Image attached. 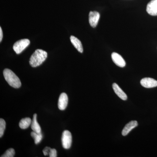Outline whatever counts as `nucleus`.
Listing matches in <instances>:
<instances>
[{
	"label": "nucleus",
	"instance_id": "20e7f679",
	"mask_svg": "<svg viewBox=\"0 0 157 157\" xmlns=\"http://www.w3.org/2000/svg\"><path fill=\"white\" fill-rule=\"evenodd\" d=\"M62 145L63 147L68 149L71 147L72 142V136L71 133L67 130H65L62 134Z\"/></svg>",
	"mask_w": 157,
	"mask_h": 157
},
{
	"label": "nucleus",
	"instance_id": "0eeeda50",
	"mask_svg": "<svg viewBox=\"0 0 157 157\" xmlns=\"http://www.w3.org/2000/svg\"><path fill=\"white\" fill-rule=\"evenodd\" d=\"M147 12L152 16L157 15V0H151L147 6Z\"/></svg>",
	"mask_w": 157,
	"mask_h": 157
},
{
	"label": "nucleus",
	"instance_id": "9d476101",
	"mask_svg": "<svg viewBox=\"0 0 157 157\" xmlns=\"http://www.w3.org/2000/svg\"><path fill=\"white\" fill-rule=\"evenodd\" d=\"M137 125H138V123L137 121H131L128 123L127 124L124 128L122 132V135L123 136H126L132 129L135 128L137 126Z\"/></svg>",
	"mask_w": 157,
	"mask_h": 157
},
{
	"label": "nucleus",
	"instance_id": "9b49d317",
	"mask_svg": "<svg viewBox=\"0 0 157 157\" xmlns=\"http://www.w3.org/2000/svg\"><path fill=\"white\" fill-rule=\"evenodd\" d=\"M112 87L113 90L115 92V94L121 99L124 100V101H126L127 100L128 97H127V95L117 83H113V84Z\"/></svg>",
	"mask_w": 157,
	"mask_h": 157
},
{
	"label": "nucleus",
	"instance_id": "6ab92c4d",
	"mask_svg": "<svg viewBox=\"0 0 157 157\" xmlns=\"http://www.w3.org/2000/svg\"><path fill=\"white\" fill-rule=\"evenodd\" d=\"M51 148L49 147H45V148L43 149V153L45 156L47 155H49V152H50Z\"/></svg>",
	"mask_w": 157,
	"mask_h": 157
},
{
	"label": "nucleus",
	"instance_id": "7ed1b4c3",
	"mask_svg": "<svg viewBox=\"0 0 157 157\" xmlns=\"http://www.w3.org/2000/svg\"><path fill=\"white\" fill-rule=\"evenodd\" d=\"M30 43V42L28 39H21L14 43L13 49L17 54H19L29 45Z\"/></svg>",
	"mask_w": 157,
	"mask_h": 157
},
{
	"label": "nucleus",
	"instance_id": "39448f33",
	"mask_svg": "<svg viewBox=\"0 0 157 157\" xmlns=\"http://www.w3.org/2000/svg\"><path fill=\"white\" fill-rule=\"evenodd\" d=\"M100 14L97 11H90L89 15V21L91 26L95 28L98 25V21L100 19Z\"/></svg>",
	"mask_w": 157,
	"mask_h": 157
},
{
	"label": "nucleus",
	"instance_id": "f03ea898",
	"mask_svg": "<svg viewBox=\"0 0 157 157\" xmlns=\"http://www.w3.org/2000/svg\"><path fill=\"white\" fill-rule=\"evenodd\" d=\"M4 77L9 85L14 88H19L21 86V82L19 78L11 70L6 69L3 71Z\"/></svg>",
	"mask_w": 157,
	"mask_h": 157
},
{
	"label": "nucleus",
	"instance_id": "2eb2a0df",
	"mask_svg": "<svg viewBox=\"0 0 157 157\" xmlns=\"http://www.w3.org/2000/svg\"><path fill=\"white\" fill-rule=\"evenodd\" d=\"M31 136L35 140V143L36 144H38L41 142L42 139V133H37L33 132H31Z\"/></svg>",
	"mask_w": 157,
	"mask_h": 157
},
{
	"label": "nucleus",
	"instance_id": "aec40b11",
	"mask_svg": "<svg viewBox=\"0 0 157 157\" xmlns=\"http://www.w3.org/2000/svg\"><path fill=\"white\" fill-rule=\"evenodd\" d=\"M3 38V33L2 28L0 27V42H2Z\"/></svg>",
	"mask_w": 157,
	"mask_h": 157
},
{
	"label": "nucleus",
	"instance_id": "423d86ee",
	"mask_svg": "<svg viewBox=\"0 0 157 157\" xmlns=\"http://www.w3.org/2000/svg\"><path fill=\"white\" fill-rule=\"evenodd\" d=\"M140 84L146 88H151L157 86V81L151 78H144L140 80Z\"/></svg>",
	"mask_w": 157,
	"mask_h": 157
},
{
	"label": "nucleus",
	"instance_id": "ddd939ff",
	"mask_svg": "<svg viewBox=\"0 0 157 157\" xmlns=\"http://www.w3.org/2000/svg\"><path fill=\"white\" fill-rule=\"evenodd\" d=\"M31 128L33 132L37 133H41V128L39 124L37 121V114L36 113L33 115V117L31 124Z\"/></svg>",
	"mask_w": 157,
	"mask_h": 157
},
{
	"label": "nucleus",
	"instance_id": "f8f14e48",
	"mask_svg": "<svg viewBox=\"0 0 157 157\" xmlns=\"http://www.w3.org/2000/svg\"><path fill=\"white\" fill-rule=\"evenodd\" d=\"M70 39L71 43H72L75 48H76V49L80 53H82L83 48H82V44L80 40L73 36H70Z\"/></svg>",
	"mask_w": 157,
	"mask_h": 157
},
{
	"label": "nucleus",
	"instance_id": "f3484780",
	"mask_svg": "<svg viewBox=\"0 0 157 157\" xmlns=\"http://www.w3.org/2000/svg\"><path fill=\"white\" fill-rule=\"evenodd\" d=\"M15 155V151L13 148H10L6 151V152L2 155L1 156L2 157H13Z\"/></svg>",
	"mask_w": 157,
	"mask_h": 157
},
{
	"label": "nucleus",
	"instance_id": "1a4fd4ad",
	"mask_svg": "<svg viewBox=\"0 0 157 157\" xmlns=\"http://www.w3.org/2000/svg\"><path fill=\"white\" fill-rule=\"evenodd\" d=\"M68 102V96L65 93H62L59 98L58 107L60 110H64L67 106Z\"/></svg>",
	"mask_w": 157,
	"mask_h": 157
},
{
	"label": "nucleus",
	"instance_id": "dca6fc26",
	"mask_svg": "<svg viewBox=\"0 0 157 157\" xmlns=\"http://www.w3.org/2000/svg\"><path fill=\"white\" fill-rule=\"evenodd\" d=\"M6 127V121L3 119H0V137H2L4 135Z\"/></svg>",
	"mask_w": 157,
	"mask_h": 157
},
{
	"label": "nucleus",
	"instance_id": "4468645a",
	"mask_svg": "<svg viewBox=\"0 0 157 157\" xmlns=\"http://www.w3.org/2000/svg\"><path fill=\"white\" fill-rule=\"evenodd\" d=\"M32 121L29 117L22 119L20 121L19 126L21 129H25L28 128L32 124Z\"/></svg>",
	"mask_w": 157,
	"mask_h": 157
},
{
	"label": "nucleus",
	"instance_id": "6e6552de",
	"mask_svg": "<svg viewBox=\"0 0 157 157\" xmlns=\"http://www.w3.org/2000/svg\"><path fill=\"white\" fill-rule=\"evenodd\" d=\"M113 61L117 66L120 67H124L125 66L126 63L122 57L116 52H113L111 54Z\"/></svg>",
	"mask_w": 157,
	"mask_h": 157
},
{
	"label": "nucleus",
	"instance_id": "a211bd4d",
	"mask_svg": "<svg viewBox=\"0 0 157 157\" xmlns=\"http://www.w3.org/2000/svg\"><path fill=\"white\" fill-rule=\"evenodd\" d=\"M49 157H57V151L55 149H51L50 152L49 153Z\"/></svg>",
	"mask_w": 157,
	"mask_h": 157
},
{
	"label": "nucleus",
	"instance_id": "f257e3e1",
	"mask_svg": "<svg viewBox=\"0 0 157 157\" xmlns=\"http://www.w3.org/2000/svg\"><path fill=\"white\" fill-rule=\"evenodd\" d=\"M47 52L42 49H38L35 51L31 56L29 60L30 65L33 67H36L42 64L47 58Z\"/></svg>",
	"mask_w": 157,
	"mask_h": 157
}]
</instances>
